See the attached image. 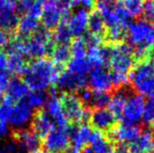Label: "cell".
Listing matches in <instances>:
<instances>
[{"instance_id": "bcb514c9", "label": "cell", "mask_w": 154, "mask_h": 153, "mask_svg": "<svg viewBox=\"0 0 154 153\" xmlns=\"http://www.w3.org/2000/svg\"><path fill=\"white\" fill-rule=\"evenodd\" d=\"M80 153H93V151H91V149L90 148H88V147H86Z\"/></svg>"}, {"instance_id": "c3c4849f", "label": "cell", "mask_w": 154, "mask_h": 153, "mask_svg": "<svg viewBox=\"0 0 154 153\" xmlns=\"http://www.w3.org/2000/svg\"><path fill=\"white\" fill-rule=\"evenodd\" d=\"M0 153H7V152H6L3 148H1V149H0Z\"/></svg>"}, {"instance_id": "4dcf8cb0", "label": "cell", "mask_w": 154, "mask_h": 153, "mask_svg": "<svg viewBox=\"0 0 154 153\" xmlns=\"http://www.w3.org/2000/svg\"><path fill=\"white\" fill-rule=\"evenodd\" d=\"M130 18H139L143 13L144 0H120Z\"/></svg>"}, {"instance_id": "f35d334b", "label": "cell", "mask_w": 154, "mask_h": 153, "mask_svg": "<svg viewBox=\"0 0 154 153\" xmlns=\"http://www.w3.org/2000/svg\"><path fill=\"white\" fill-rule=\"evenodd\" d=\"M71 5L73 8L81 5L83 9L88 11V9L93 8L95 5V0H71Z\"/></svg>"}, {"instance_id": "d6986e66", "label": "cell", "mask_w": 154, "mask_h": 153, "mask_svg": "<svg viewBox=\"0 0 154 153\" xmlns=\"http://www.w3.org/2000/svg\"><path fill=\"white\" fill-rule=\"evenodd\" d=\"M88 12L83 8H79L72 14L66 21L69 31L73 36L81 37L88 30Z\"/></svg>"}, {"instance_id": "5b68a950", "label": "cell", "mask_w": 154, "mask_h": 153, "mask_svg": "<svg viewBox=\"0 0 154 153\" xmlns=\"http://www.w3.org/2000/svg\"><path fill=\"white\" fill-rule=\"evenodd\" d=\"M134 63V48L128 42L122 41L111 45L109 66L113 72L129 75Z\"/></svg>"}, {"instance_id": "d590c367", "label": "cell", "mask_w": 154, "mask_h": 153, "mask_svg": "<svg viewBox=\"0 0 154 153\" xmlns=\"http://www.w3.org/2000/svg\"><path fill=\"white\" fill-rule=\"evenodd\" d=\"M142 15L144 21L154 23V0H144Z\"/></svg>"}, {"instance_id": "7a4b0ae2", "label": "cell", "mask_w": 154, "mask_h": 153, "mask_svg": "<svg viewBox=\"0 0 154 153\" xmlns=\"http://www.w3.org/2000/svg\"><path fill=\"white\" fill-rule=\"evenodd\" d=\"M130 85L134 90L146 96H154V54L134 65L129 73Z\"/></svg>"}, {"instance_id": "277c9868", "label": "cell", "mask_w": 154, "mask_h": 153, "mask_svg": "<svg viewBox=\"0 0 154 153\" xmlns=\"http://www.w3.org/2000/svg\"><path fill=\"white\" fill-rule=\"evenodd\" d=\"M125 38L133 48H153L154 26L144 20L129 22Z\"/></svg>"}, {"instance_id": "484cf974", "label": "cell", "mask_w": 154, "mask_h": 153, "mask_svg": "<svg viewBox=\"0 0 154 153\" xmlns=\"http://www.w3.org/2000/svg\"><path fill=\"white\" fill-rule=\"evenodd\" d=\"M88 29L89 30L90 33L100 36L102 38L105 37L106 26L103 17L97 11H92L88 14Z\"/></svg>"}, {"instance_id": "ac0fdd59", "label": "cell", "mask_w": 154, "mask_h": 153, "mask_svg": "<svg viewBox=\"0 0 154 153\" xmlns=\"http://www.w3.org/2000/svg\"><path fill=\"white\" fill-rule=\"evenodd\" d=\"M91 128L86 124L79 127H70V145L69 148L77 153H80L89 144Z\"/></svg>"}, {"instance_id": "60d3db41", "label": "cell", "mask_w": 154, "mask_h": 153, "mask_svg": "<svg viewBox=\"0 0 154 153\" xmlns=\"http://www.w3.org/2000/svg\"><path fill=\"white\" fill-rule=\"evenodd\" d=\"M12 37L9 32H6L5 31L0 30V50L5 49L8 43L10 42Z\"/></svg>"}, {"instance_id": "e575fe53", "label": "cell", "mask_w": 154, "mask_h": 153, "mask_svg": "<svg viewBox=\"0 0 154 153\" xmlns=\"http://www.w3.org/2000/svg\"><path fill=\"white\" fill-rule=\"evenodd\" d=\"M16 102L7 95L0 102V122L7 123L12 108Z\"/></svg>"}, {"instance_id": "83f0119b", "label": "cell", "mask_w": 154, "mask_h": 153, "mask_svg": "<svg viewBox=\"0 0 154 153\" xmlns=\"http://www.w3.org/2000/svg\"><path fill=\"white\" fill-rule=\"evenodd\" d=\"M111 97L112 94L110 92L92 90V96L89 103L87 106V108L90 109L91 111L96 109H106L110 103Z\"/></svg>"}, {"instance_id": "30bf717a", "label": "cell", "mask_w": 154, "mask_h": 153, "mask_svg": "<svg viewBox=\"0 0 154 153\" xmlns=\"http://www.w3.org/2000/svg\"><path fill=\"white\" fill-rule=\"evenodd\" d=\"M33 114L32 109L24 102V100L16 102L12 108L7 124L13 126L14 130L24 129L26 124H31Z\"/></svg>"}, {"instance_id": "f907efd6", "label": "cell", "mask_w": 154, "mask_h": 153, "mask_svg": "<svg viewBox=\"0 0 154 153\" xmlns=\"http://www.w3.org/2000/svg\"><path fill=\"white\" fill-rule=\"evenodd\" d=\"M153 153H154V152H153Z\"/></svg>"}, {"instance_id": "e0dca14e", "label": "cell", "mask_w": 154, "mask_h": 153, "mask_svg": "<svg viewBox=\"0 0 154 153\" xmlns=\"http://www.w3.org/2000/svg\"><path fill=\"white\" fill-rule=\"evenodd\" d=\"M40 19L42 27L48 31H53L60 24L62 21V16L57 6V0L42 5V13Z\"/></svg>"}, {"instance_id": "ffe728a7", "label": "cell", "mask_w": 154, "mask_h": 153, "mask_svg": "<svg viewBox=\"0 0 154 153\" xmlns=\"http://www.w3.org/2000/svg\"><path fill=\"white\" fill-rule=\"evenodd\" d=\"M131 153H153L154 141L150 131L141 132L139 136L133 141L129 146Z\"/></svg>"}, {"instance_id": "1f68e13d", "label": "cell", "mask_w": 154, "mask_h": 153, "mask_svg": "<svg viewBox=\"0 0 154 153\" xmlns=\"http://www.w3.org/2000/svg\"><path fill=\"white\" fill-rule=\"evenodd\" d=\"M24 102L32 109H41L47 102V95L45 92H30L29 95L23 99Z\"/></svg>"}, {"instance_id": "7bdbcfd3", "label": "cell", "mask_w": 154, "mask_h": 153, "mask_svg": "<svg viewBox=\"0 0 154 153\" xmlns=\"http://www.w3.org/2000/svg\"><path fill=\"white\" fill-rule=\"evenodd\" d=\"M113 153H131L128 147L125 144H116L114 149Z\"/></svg>"}, {"instance_id": "d4e9b609", "label": "cell", "mask_w": 154, "mask_h": 153, "mask_svg": "<svg viewBox=\"0 0 154 153\" xmlns=\"http://www.w3.org/2000/svg\"><path fill=\"white\" fill-rule=\"evenodd\" d=\"M51 61L60 69H63L64 67L71 60V53L69 46L65 45H55L51 53Z\"/></svg>"}, {"instance_id": "8fae6325", "label": "cell", "mask_w": 154, "mask_h": 153, "mask_svg": "<svg viewBox=\"0 0 154 153\" xmlns=\"http://www.w3.org/2000/svg\"><path fill=\"white\" fill-rule=\"evenodd\" d=\"M141 132V128L137 125H130L123 123L121 124H117L113 131L106 134V137L115 146L116 144L125 145V143H131L134 141Z\"/></svg>"}, {"instance_id": "44dd1931", "label": "cell", "mask_w": 154, "mask_h": 153, "mask_svg": "<svg viewBox=\"0 0 154 153\" xmlns=\"http://www.w3.org/2000/svg\"><path fill=\"white\" fill-rule=\"evenodd\" d=\"M90 149L93 153H113L115 145L106 134L97 131H92L89 139Z\"/></svg>"}, {"instance_id": "52a82bcc", "label": "cell", "mask_w": 154, "mask_h": 153, "mask_svg": "<svg viewBox=\"0 0 154 153\" xmlns=\"http://www.w3.org/2000/svg\"><path fill=\"white\" fill-rule=\"evenodd\" d=\"M144 107L145 100L143 96L137 93L133 94L128 97L125 103L121 118L123 123L130 125H136L143 118Z\"/></svg>"}, {"instance_id": "7dc6e473", "label": "cell", "mask_w": 154, "mask_h": 153, "mask_svg": "<svg viewBox=\"0 0 154 153\" xmlns=\"http://www.w3.org/2000/svg\"><path fill=\"white\" fill-rule=\"evenodd\" d=\"M152 138H153V141H154V124L153 125H152Z\"/></svg>"}, {"instance_id": "3957f363", "label": "cell", "mask_w": 154, "mask_h": 153, "mask_svg": "<svg viewBox=\"0 0 154 153\" xmlns=\"http://www.w3.org/2000/svg\"><path fill=\"white\" fill-rule=\"evenodd\" d=\"M64 115L69 123L73 124H87L89 121L91 110L87 108L75 93L62 92L59 96Z\"/></svg>"}, {"instance_id": "8d00e7d4", "label": "cell", "mask_w": 154, "mask_h": 153, "mask_svg": "<svg viewBox=\"0 0 154 153\" xmlns=\"http://www.w3.org/2000/svg\"><path fill=\"white\" fill-rule=\"evenodd\" d=\"M10 80H11L10 74L8 73L7 70L0 71V97L7 90Z\"/></svg>"}, {"instance_id": "681fc988", "label": "cell", "mask_w": 154, "mask_h": 153, "mask_svg": "<svg viewBox=\"0 0 154 153\" xmlns=\"http://www.w3.org/2000/svg\"><path fill=\"white\" fill-rule=\"evenodd\" d=\"M34 153H48L46 152V151H36V152Z\"/></svg>"}, {"instance_id": "4316f807", "label": "cell", "mask_w": 154, "mask_h": 153, "mask_svg": "<svg viewBox=\"0 0 154 153\" xmlns=\"http://www.w3.org/2000/svg\"><path fill=\"white\" fill-rule=\"evenodd\" d=\"M27 66L25 59L21 54H7V63L6 70L9 74L14 75H22Z\"/></svg>"}, {"instance_id": "9c48e42d", "label": "cell", "mask_w": 154, "mask_h": 153, "mask_svg": "<svg viewBox=\"0 0 154 153\" xmlns=\"http://www.w3.org/2000/svg\"><path fill=\"white\" fill-rule=\"evenodd\" d=\"M88 123L99 133L108 134L117 125V120L106 109H96L91 111Z\"/></svg>"}, {"instance_id": "7402d4cb", "label": "cell", "mask_w": 154, "mask_h": 153, "mask_svg": "<svg viewBox=\"0 0 154 153\" xmlns=\"http://www.w3.org/2000/svg\"><path fill=\"white\" fill-rule=\"evenodd\" d=\"M39 28V19L35 18L34 16L25 14L21 18H19L16 32L18 36L21 37H30Z\"/></svg>"}, {"instance_id": "8992f818", "label": "cell", "mask_w": 154, "mask_h": 153, "mask_svg": "<svg viewBox=\"0 0 154 153\" xmlns=\"http://www.w3.org/2000/svg\"><path fill=\"white\" fill-rule=\"evenodd\" d=\"M70 145V126L55 127L42 141V148L48 153H65Z\"/></svg>"}, {"instance_id": "ba28073f", "label": "cell", "mask_w": 154, "mask_h": 153, "mask_svg": "<svg viewBox=\"0 0 154 153\" xmlns=\"http://www.w3.org/2000/svg\"><path fill=\"white\" fill-rule=\"evenodd\" d=\"M12 137L24 152L34 153L42 148V140L32 129H17L12 133Z\"/></svg>"}, {"instance_id": "f6af8a7d", "label": "cell", "mask_w": 154, "mask_h": 153, "mask_svg": "<svg viewBox=\"0 0 154 153\" xmlns=\"http://www.w3.org/2000/svg\"><path fill=\"white\" fill-rule=\"evenodd\" d=\"M42 5H45V4H48V3H50V2H51V1H53V0H37Z\"/></svg>"}, {"instance_id": "4fadbf2b", "label": "cell", "mask_w": 154, "mask_h": 153, "mask_svg": "<svg viewBox=\"0 0 154 153\" xmlns=\"http://www.w3.org/2000/svg\"><path fill=\"white\" fill-rule=\"evenodd\" d=\"M56 84L59 88L63 90V92L74 93L80 91L87 87L88 77L80 76L65 69L60 73Z\"/></svg>"}, {"instance_id": "836d02e7", "label": "cell", "mask_w": 154, "mask_h": 153, "mask_svg": "<svg viewBox=\"0 0 154 153\" xmlns=\"http://www.w3.org/2000/svg\"><path fill=\"white\" fill-rule=\"evenodd\" d=\"M117 5L116 0H95V6L97 12L100 14L102 17H105L108 14L112 13Z\"/></svg>"}, {"instance_id": "9a60e30c", "label": "cell", "mask_w": 154, "mask_h": 153, "mask_svg": "<svg viewBox=\"0 0 154 153\" xmlns=\"http://www.w3.org/2000/svg\"><path fill=\"white\" fill-rule=\"evenodd\" d=\"M30 125L31 129L36 134H38L41 139H43L51 131L56 127L53 121L44 108H41L35 111Z\"/></svg>"}, {"instance_id": "f546056e", "label": "cell", "mask_w": 154, "mask_h": 153, "mask_svg": "<svg viewBox=\"0 0 154 153\" xmlns=\"http://www.w3.org/2000/svg\"><path fill=\"white\" fill-rule=\"evenodd\" d=\"M90 65L88 60L85 59H72L67 64V70L80 75V76H88L90 71Z\"/></svg>"}, {"instance_id": "7c38bea8", "label": "cell", "mask_w": 154, "mask_h": 153, "mask_svg": "<svg viewBox=\"0 0 154 153\" xmlns=\"http://www.w3.org/2000/svg\"><path fill=\"white\" fill-rule=\"evenodd\" d=\"M88 84L89 88L94 91H112L111 74L106 67L93 68L88 76Z\"/></svg>"}, {"instance_id": "5bb4252c", "label": "cell", "mask_w": 154, "mask_h": 153, "mask_svg": "<svg viewBox=\"0 0 154 153\" xmlns=\"http://www.w3.org/2000/svg\"><path fill=\"white\" fill-rule=\"evenodd\" d=\"M19 18L16 5L0 0V30L9 33L13 32L16 30Z\"/></svg>"}, {"instance_id": "d6a6232c", "label": "cell", "mask_w": 154, "mask_h": 153, "mask_svg": "<svg viewBox=\"0 0 154 153\" xmlns=\"http://www.w3.org/2000/svg\"><path fill=\"white\" fill-rule=\"evenodd\" d=\"M70 53L72 59H85L87 55L88 47L81 37H76L70 42Z\"/></svg>"}, {"instance_id": "b9f144b4", "label": "cell", "mask_w": 154, "mask_h": 153, "mask_svg": "<svg viewBox=\"0 0 154 153\" xmlns=\"http://www.w3.org/2000/svg\"><path fill=\"white\" fill-rule=\"evenodd\" d=\"M6 63H7V55L0 50V71L6 70Z\"/></svg>"}, {"instance_id": "6da1fadb", "label": "cell", "mask_w": 154, "mask_h": 153, "mask_svg": "<svg viewBox=\"0 0 154 153\" xmlns=\"http://www.w3.org/2000/svg\"><path fill=\"white\" fill-rule=\"evenodd\" d=\"M60 70L51 60L42 58L28 63L22 78L30 90L45 92L51 85L57 83Z\"/></svg>"}, {"instance_id": "2e32d148", "label": "cell", "mask_w": 154, "mask_h": 153, "mask_svg": "<svg viewBox=\"0 0 154 153\" xmlns=\"http://www.w3.org/2000/svg\"><path fill=\"white\" fill-rule=\"evenodd\" d=\"M45 111L50 115L51 120L53 121L55 126L57 127H68L69 122L64 115L63 108L59 97L56 95L55 90H52L51 93V96L49 100L46 102Z\"/></svg>"}, {"instance_id": "74e56055", "label": "cell", "mask_w": 154, "mask_h": 153, "mask_svg": "<svg viewBox=\"0 0 154 153\" xmlns=\"http://www.w3.org/2000/svg\"><path fill=\"white\" fill-rule=\"evenodd\" d=\"M34 2L35 0H17L16 12L18 14H27Z\"/></svg>"}, {"instance_id": "cb8c5ba5", "label": "cell", "mask_w": 154, "mask_h": 153, "mask_svg": "<svg viewBox=\"0 0 154 153\" xmlns=\"http://www.w3.org/2000/svg\"><path fill=\"white\" fill-rule=\"evenodd\" d=\"M72 36L66 21H61L51 33V38L55 45L69 46L72 41Z\"/></svg>"}, {"instance_id": "ee69618b", "label": "cell", "mask_w": 154, "mask_h": 153, "mask_svg": "<svg viewBox=\"0 0 154 153\" xmlns=\"http://www.w3.org/2000/svg\"><path fill=\"white\" fill-rule=\"evenodd\" d=\"M9 133L8 124L5 122H0V137H5Z\"/></svg>"}, {"instance_id": "ab89813d", "label": "cell", "mask_w": 154, "mask_h": 153, "mask_svg": "<svg viewBox=\"0 0 154 153\" xmlns=\"http://www.w3.org/2000/svg\"><path fill=\"white\" fill-rule=\"evenodd\" d=\"M42 13V5L37 0H35V2L33 3V5H32V7L30 8L29 12L27 14L34 16L37 19H40Z\"/></svg>"}, {"instance_id": "603a6c76", "label": "cell", "mask_w": 154, "mask_h": 153, "mask_svg": "<svg viewBox=\"0 0 154 153\" xmlns=\"http://www.w3.org/2000/svg\"><path fill=\"white\" fill-rule=\"evenodd\" d=\"M6 91L8 92L7 96L14 99L15 102L23 100L31 92L29 87L23 83V81L17 78H13L10 80Z\"/></svg>"}, {"instance_id": "f1b7e54d", "label": "cell", "mask_w": 154, "mask_h": 153, "mask_svg": "<svg viewBox=\"0 0 154 153\" xmlns=\"http://www.w3.org/2000/svg\"><path fill=\"white\" fill-rule=\"evenodd\" d=\"M126 26L125 24H116L106 27V39L107 44H116L124 41L126 37Z\"/></svg>"}]
</instances>
